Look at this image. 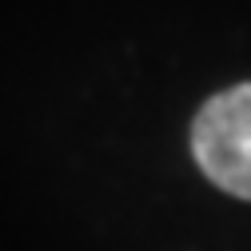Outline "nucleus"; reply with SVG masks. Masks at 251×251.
Wrapping results in <instances>:
<instances>
[{"label": "nucleus", "instance_id": "f257e3e1", "mask_svg": "<svg viewBox=\"0 0 251 251\" xmlns=\"http://www.w3.org/2000/svg\"><path fill=\"white\" fill-rule=\"evenodd\" d=\"M192 155L215 187L251 200V84L219 92L196 112Z\"/></svg>", "mask_w": 251, "mask_h": 251}]
</instances>
